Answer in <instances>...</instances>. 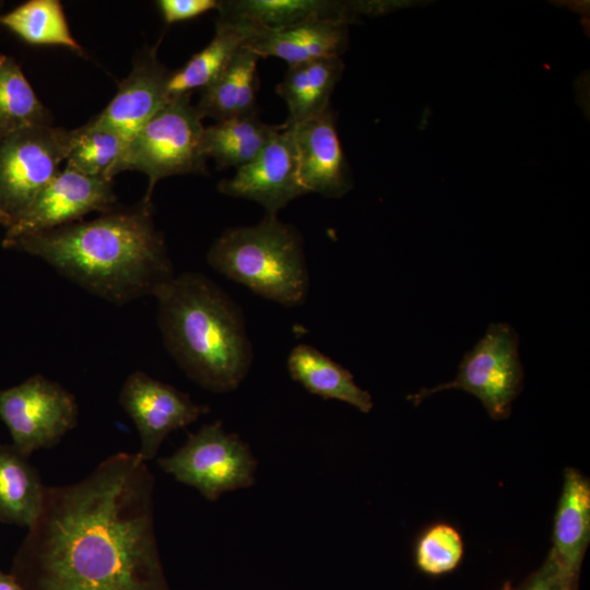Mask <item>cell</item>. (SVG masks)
Instances as JSON below:
<instances>
[{"label": "cell", "instance_id": "obj_4", "mask_svg": "<svg viewBox=\"0 0 590 590\" xmlns=\"http://www.w3.org/2000/svg\"><path fill=\"white\" fill-rule=\"evenodd\" d=\"M206 260L219 273L283 306L300 305L308 294L302 236L278 216L226 229L211 245Z\"/></svg>", "mask_w": 590, "mask_h": 590}, {"label": "cell", "instance_id": "obj_24", "mask_svg": "<svg viewBox=\"0 0 590 590\" xmlns=\"http://www.w3.org/2000/svg\"><path fill=\"white\" fill-rule=\"evenodd\" d=\"M128 140L92 120L70 130L67 168L105 180L123 172Z\"/></svg>", "mask_w": 590, "mask_h": 590}, {"label": "cell", "instance_id": "obj_5", "mask_svg": "<svg viewBox=\"0 0 590 590\" xmlns=\"http://www.w3.org/2000/svg\"><path fill=\"white\" fill-rule=\"evenodd\" d=\"M190 95L170 96L128 141L123 170H138L148 176L144 203L152 204L151 197L158 180L205 172V127Z\"/></svg>", "mask_w": 590, "mask_h": 590}, {"label": "cell", "instance_id": "obj_12", "mask_svg": "<svg viewBox=\"0 0 590 590\" xmlns=\"http://www.w3.org/2000/svg\"><path fill=\"white\" fill-rule=\"evenodd\" d=\"M217 189L259 203L270 216L306 194L298 181L292 130L282 123L261 152L233 177L221 180Z\"/></svg>", "mask_w": 590, "mask_h": 590}, {"label": "cell", "instance_id": "obj_13", "mask_svg": "<svg viewBox=\"0 0 590 590\" xmlns=\"http://www.w3.org/2000/svg\"><path fill=\"white\" fill-rule=\"evenodd\" d=\"M298 181L305 193L340 198L351 188L342 145L330 109L293 127Z\"/></svg>", "mask_w": 590, "mask_h": 590}, {"label": "cell", "instance_id": "obj_31", "mask_svg": "<svg viewBox=\"0 0 590 590\" xmlns=\"http://www.w3.org/2000/svg\"><path fill=\"white\" fill-rule=\"evenodd\" d=\"M0 225L5 226L7 228L9 227V222H8V220L5 219V216L2 214L1 211H0Z\"/></svg>", "mask_w": 590, "mask_h": 590}, {"label": "cell", "instance_id": "obj_29", "mask_svg": "<svg viewBox=\"0 0 590 590\" xmlns=\"http://www.w3.org/2000/svg\"><path fill=\"white\" fill-rule=\"evenodd\" d=\"M219 0H160L157 8L165 23L174 24L219 10Z\"/></svg>", "mask_w": 590, "mask_h": 590}, {"label": "cell", "instance_id": "obj_28", "mask_svg": "<svg viewBox=\"0 0 590 590\" xmlns=\"http://www.w3.org/2000/svg\"><path fill=\"white\" fill-rule=\"evenodd\" d=\"M515 590H578L564 576L556 560L548 552L543 564Z\"/></svg>", "mask_w": 590, "mask_h": 590}, {"label": "cell", "instance_id": "obj_30", "mask_svg": "<svg viewBox=\"0 0 590 590\" xmlns=\"http://www.w3.org/2000/svg\"><path fill=\"white\" fill-rule=\"evenodd\" d=\"M0 590H25L13 575H8L0 569Z\"/></svg>", "mask_w": 590, "mask_h": 590}, {"label": "cell", "instance_id": "obj_18", "mask_svg": "<svg viewBox=\"0 0 590 590\" xmlns=\"http://www.w3.org/2000/svg\"><path fill=\"white\" fill-rule=\"evenodd\" d=\"M259 33L241 22L217 16L211 42L194 54L181 68L170 73L168 96L191 94L214 82L231 63L238 50Z\"/></svg>", "mask_w": 590, "mask_h": 590}, {"label": "cell", "instance_id": "obj_1", "mask_svg": "<svg viewBox=\"0 0 590 590\" xmlns=\"http://www.w3.org/2000/svg\"><path fill=\"white\" fill-rule=\"evenodd\" d=\"M154 475L118 452L83 480L45 487L15 560L25 590H170L154 524Z\"/></svg>", "mask_w": 590, "mask_h": 590}, {"label": "cell", "instance_id": "obj_22", "mask_svg": "<svg viewBox=\"0 0 590 590\" xmlns=\"http://www.w3.org/2000/svg\"><path fill=\"white\" fill-rule=\"evenodd\" d=\"M45 487L28 457L12 445H0V521L31 528L44 500Z\"/></svg>", "mask_w": 590, "mask_h": 590}, {"label": "cell", "instance_id": "obj_26", "mask_svg": "<svg viewBox=\"0 0 590 590\" xmlns=\"http://www.w3.org/2000/svg\"><path fill=\"white\" fill-rule=\"evenodd\" d=\"M52 116L36 96L16 61L0 54V138L35 126H51Z\"/></svg>", "mask_w": 590, "mask_h": 590}, {"label": "cell", "instance_id": "obj_9", "mask_svg": "<svg viewBox=\"0 0 590 590\" xmlns=\"http://www.w3.org/2000/svg\"><path fill=\"white\" fill-rule=\"evenodd\" d=\"M74 397L59 384L34 375L9 389H0V418L13 447L30 457L57 445L78 422Z\"/></svg>", "mask_w": 590, "mask_h": 590}, {"label": "cell", "instance_id": "obj_16", "mask_svg": "<svg viewBox=\"0 0 590 590\" xmlns=\"http://www.w3.org/2000/svg\"><path fill=\"white\" fill-rule=\"evenodd\" d=\"M346 24L310 21L294 26L262 30L247 46L259 57H275L288 66L337 58L345 49Z\"/></svg>", "mask_w": 590, "mask_h": 590}, {"label": "cell", "instance_id": "obj_33", "mask_svg": "<svg viewBox=\"0 0 590 590\" xmlns=\"http://www.w3.org/2000/svg\"><path fill=\"white\" fill-rule=\"evenodd\" d=\"M0 7H1V3H0Z\"/></svg>", "mask_w": 590, "mask_h": 590}, {"label": "cell", "instance_id": "obj_14", "mask_svg": "<svg viewBox=\"0 0 590 590\" xmlns=\"http://www.w3.org/2000/svg\"><path fill=\"white\" fill-rule=\"evenodd\" d=\"M170 73L157 60L154 50L137 58L115 96L91 120L129 141L169 98L167 84Z\"/></svg>", "mask_w": 590, "mask_h": 590}, {"label": "cell", "instance_id": "obj_15", "mask_svg": "<svg viewBox=\"0 0 590 590\" xmlns=\"http://www.w3.org/2000/svg\"><path fill=\"white\" fill-rule=\"evenodd\" d=\"M552 548L566 579L578 588L583 557L590 542V481L567 468L554 516Z\"/></svg>", "mask_w": 590, "mask_h": 590}, {"label": "cell", "instance_id": "obj_11", "mask_svg": "<svg viewBox=\"0 0 590 590\" xmlns=\"http://www.w3.org/2000/svg\"><path fill=\"white\" fill-rule=\"evenodd\" d=\"M113 180L64 168L40 191L27 210L8 228L3 239L50 231L79 222L90 212L114 210Z\"/></svg>", "mask_w": 590, "mask_h": 590}, {"label": "cell", "instance_id": "obj_7", "mask_svg": "<svg viewBox=\"0 0 590 590\" xmlns=\"http://www.w3.org/2000/svg\"><path fill=\"white\" fill-rule=\"evenodd\" d=\"M158 464L178 482L194 487L209 500L255 483L257 460L238 435L227 433L221 422L203 425Z\"/></svg>", "mask_w": 590, "mask_h": 590}, {"label": "cell", "instance_id": "obj_27", "mask_svg": "<svg viewBox=\"0 0 590 590\" xmlns=\"http://www.w3.org/2000/svg\"><path fill=\"white\" fill-rule=\"evenodd\" d=\"M464 543L459 531L446 522L427 527L417 538L414 562L417 569L439 577L453 571L462 562Z\"/></svg>", "mask_w": 590, "mask_h": 590}, {"label": "cell", "instance_id": "obj_8", "mask_svg": "<svg viewBox=\"0 0 590 590\" xmlns=\"http://www.w3.org/2000/svg\"><path fill=\"white\" fill-rule=\"evenodd\" d=\"M70 130L27 127L0 138V211L14 223L66 161Z\"/></svg>", "mask_w": 590, "mask_h": 590}, {"label": "cell", "instance_id": "obj_25", "mask_svg": "<svg viewBox=\"0 0 590 590\" xmlns=\"http://www.w3.org/2000/svg\"><path fill=\"white\" fill-rule=\"evenodd\" d=\"M0 24L28 44L63 46L83 54L82 47L71 35L58 0L26 1L0 15Z\"/></svg>", "mask_w": 590, "mask_h": 590}, {"label": "cell", "instance_id": "obj_32", "mask_svg": "<svg viewBox=\"0 0 590 590\" xmlns=\"http://www.w3.org/2000/svg\"><path fill=\"white\" fill-rule=\"evenodd\" d=\"M499 590H515L510 581H506Z\"/></svg>", "mask_w": 590, "mask_h": 590}, {"label": "cell", "instance_id": "obj_20", "mask_svg": "<svg viewBox=\"0 0 590 590\" xmlns=\"http://www.w3.org/2000/svg\"><path fill=\"white\" fill-rule=\"evenodd\" d=\"M286 366L292 379L312 394L345 402L363 413L373 409L371 396L356 385L353 375L310 345H296Z\"/></svg>", "mask_w": 590, "mask_h": 590}, {"label": "cell", "instance_id": "obj_3", "mask_svg": "<svg viewBox=\"0 0 590 590\" xmlns=\"http://www.w3.org/2000/svg\"><path fill=\"white\" fill-rule=\"evenodd\" d=\"M153 296L164 344L184 373L212 392L235 390L253 357L240 307L196 272L174 275Z\"/></svg>", "mask_w": 590, "mask_h": 590}, {"label": "cell", "instance_id": "obj_6", "mask_svg": "<svg viewBox=\"0 0 590 590\" xmlns=\"http://www.w3.org/2000/svg\"><path fill=\"white\" fill-rule=\"evenodd\" d=\"M519 338L506 322L492 323L474 347L463 356L457 377L447 384L422 389L408 400L415 405L428 396L460 389L476 397L494 420L507 418L523 386Z\"/></svg>", "mask_w": 590, "mask_h": 590}, {"label": "cell", "instance_id": "obj_10", "mask_svg": "<svg viewBox=\"0 0 590 590\" xmlns=\"http://www.w3.org/2000/svg\"><path fill=\"white\" fill-rule=\"evenodd\" d=\"M119 402L138 428L141 440L138 453L145 461L156 456L168 434L209 412V406L196 403L187 393L143 371L127 377Z\"/></svg>", "mask_w": 590, "mask_h": 590}, {"label": "cell", "instance_id": "obj_19", "mask_svg": "<svg viewBox=\"0 0 590 590\" xmlns=\"http://www.w3.org/2000/svg\"><path fill=\"white\" fill-rule=\"evenodd\" d=\"M342 70L339 57L288 66L283 80L276 85V93L288 109L283 126L299 125L330 109V97Z\"/></svg>", "mask_w": 590, "mask_h": 590}, {"label": "cell", "instance_id": "obj_2", "mask_svg": "<svg viewBox=\"0 0 590 590\" xmlns=\"http://www.w3.org/2000/svg\"><path fill=\"white\" fill-rule=\"evenodd\" d=\"M3 247L37 257L64 278L115 304L154 292L174 276L152 204L103 213L50 231L3 239Z\"/></svg>", "mask_w": 590, "mask_h": 590}, {"label": "cell", "instance_id": "obj_17", "mask_svg": "<svg viewBox=\"0 0 590 590\" xmlns=\"http://www.w3.org/2000/svg\"><path fill=\"white\" fill-rule=\"evenodd\" d=\"M365 4L333 0H226L219 16L245 23L258 31L278 30L310 21L347 23Z\"/></svg>", "mask_w": 590, "mask_h": 590}, {"label": "cell", "instance_id": "obj_21", "mask_svg": "<svg viewBox=\"0 0 590 590\" xmlns=\"http://www.w3.org/2000/svg\"><path fill=\"white\" fill-rule=\"evenodd\" d=\"M259 57L243 46L222 74L202 90L196 105L202 118L223 121L234 117L257 114V63Z\"/></svg>", "mask_w": 590, "mask_h": 590}, {"label": "cell", "instance_id": "obj_23", "mask_svg": "<svg viewBox=\"0 0 590 590\" xmlns=\"http://www.w3.org/2000/svg\"><path fill=\"white\" fill-rule=\"evenodd\" d=\"M280 126L262 122L257 114L219 121L204 129V154L214 158L219 168L238 169L261 152Z\"/></svg>", "mask_w": 590, "mask_h": 590}]
</instances>
